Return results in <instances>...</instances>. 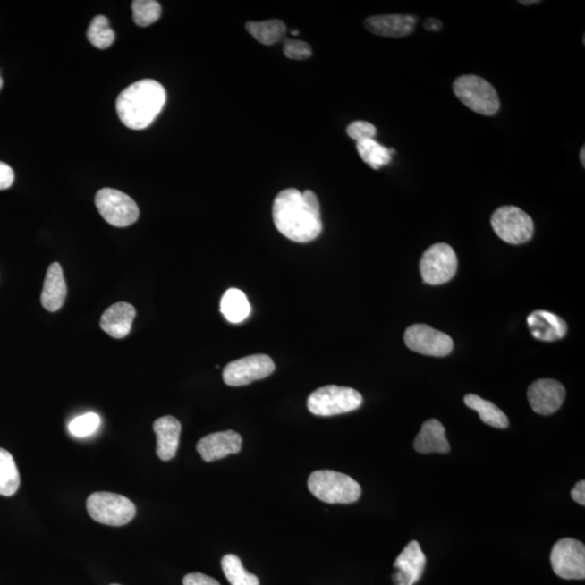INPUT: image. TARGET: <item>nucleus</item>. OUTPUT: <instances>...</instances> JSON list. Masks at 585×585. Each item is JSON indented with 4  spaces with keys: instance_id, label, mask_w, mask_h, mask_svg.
<instances>
[{
    "instance_id": "31",
    "label": "nucleus",
    "mask_w": 585,
    "mask_h": 585,
    "mask_svg": "<svg viewBox=\"0 0 585 585\" xmlns=\"http://www.w3.org/2000/svg\"><path fill=\"white\" fill-rule=\"evenodd\" d=\"M347 135L357 142L374 140V137L377 135V128L371 123L356 121L348 125Z\"/></svg>"
},
{
    "instance_id": "13",
    "label": "nucleus",
    "mask_w": 585,
    "mask_h": 585,
    "mask_svg": "<svg viewBox=\"0 0 585 585\" xmlns=\"http://www.w3.org/2000/svg\"><path fill=\"white\" fill-rule=\"evenodd\" d=\"M566 389L554 379H538L528 388V402L533 411L541 415L555 413L564 402Z\"/></svg>"
},
{
    "instance_id": "32",
    "label": "nucleus",
    "mask_w": 585,
    "mask_h": 585,
    "mask_svg": "<svg viewBox=\"0 0 585 585\" xmlns=\"http://www.w3.org/2000/svg\"><path fill=\"white\" fill-rule=\"evenodd\" d=\"M284 54L291 60H306L312 55V50L309 45L301 40L286 38Z\"/></svg>"
},
{
    "instance_id": "20",
    "label": "nucleus",
    "mask_w": 585,
    "mask_h": 585,
    "mask_svg": "<svg viewBox=\"0 0 585 585\" xmlns=\"http://www.w3.org/2000/svg\"><path fill=\"white\" fill-rule=\"evenodd\" d=\"M66 292L68 289H66L63 267L59 263L51 264L46 274L42 297H40L45 309L51 312L61 309L66 299Z\"/></svg>"
},
{
    "instance_id": "18",
    "label": "nucleus",
    "mask_w": 585,
    "mask_h": 585,
    "mask_svg": "<svg viewBox=\"0 0 585 585\" xmlns=\"http://www.w3.org/2000/svg\"><path fill=\"white\" fill-rule=\"evenodd\" d=\"M135 317V307L125 301L116 302L104 312L100 326L112 337L124 338L130 335Z\"/></svg>"
},
{
    "instance_id": "12",
    "label": "nucleus",
    "mask_w": 585,
    "mask_h": 585,
    "mask_svg": "<svg viewBox=\"0 0 585 585\" xmlns=\"http://www.w3.org/2000/svg\"><path fill=\"white\" fill-rule=\"evenodd\" d=\"M404 343L411 351L425 356L445 357L454 349L453 338L428 325L408 327L404 332Z\"/></svg>"
},
{
    "instance_id": "23",
    "label": "nucleus",
    "mask_w": 585,
    "mask_h": 585,
    "mask_svg": "<svg viewBox=\"0 0 585 585\" xmlns=\"http://www.w3.org/2000/svg\"><path fill=\"white\" fill-rule=\"evenodd\" d=\"M220 311L231 323L243 322L250 315L248 297L238 289L228 290L220 301Z\"/></svg>"
},
{
    "instance_id": "19",
    "label": "nucleus",
    "mask_w": 585,
    "mask_h": 585,
    "mask_svg": "<svg viewBox=\"0 0 585 585\" xmlns=\"http://www.w3.org/2000/svg\"><path fill=\"white\" fill-rule=\"evenodd\" d=\"M533 337L544 342L562 340L567 333V323L561 317L546 310H536L527 318Z\"/></svg>"
},
{
    "instance_id": "26",
    "label": "nucleus",
    "mask_w": 585,
    "mask_h": 585,
    "mask_svg": "<svg viewBox=\"0 0 585 585\" xmlns=\"http://www.w3.org/2000/svg\"><path fill=\"white\" fill-rule=\"evenodd\" d=\"M357 150L362 161L373 169L382 168L388 165L392 161V153L389 148H385L374 140H367L357 142Z\"/></svg>"
},
{
    "instance_id": "38",
    "label": "nucleus",
    "mask_w": 585,
    "mask_h": 585,
    "mask_svg": "<svg viewBox=\"0 0 585 585\" xmlns=\"http://www.w3.org/2000/svg\"><path fill=\"white\" fill-rule=\"evenodd\" d=\"M523 6H531L532 4H540V2H538V0H533V2H520Z\"/></svg>"
},
{
    "instance_id": "24",
    "label": "nucleus",
    "mask_w": 585,
    "mask_h": 585,
    "mask_svg": "<svg viewBox=\"0 0 585 585\" xmlns=\"http://www.w3.org/2000/svg\"><path fill=\"white\" fill-rule=\"evenodd\" d=\"M246 30L258 40L259 43L271 46L278 44L284 39L286 25L281 20H268V21L248 22Z\"/></svg>"
},
{
    "instance_id": "2",
    "label": "nucleus",
    "mask_w": 585,
    "mask_h": 585,
    "mask_svg": "<svg viewBox=\"0 0 585 585\" xmlns=\"http://www.w3.org/2000/svg\"><path fill=\"white\" fill-rule=\"evenodd\" d=\"M166 91L157 81H136L121 92L116 111L123 124L131 130L141 131L150 126L163 110Z\"/></svg>"
},
{
    "instance_id": "41",
    "label": "nucleus",
    "mask_w": 585,
    "mask_h": 585,
    "mask_svg": "<svg viewBox=\"0 0 585 585\" xmlns=\"http://www.w3.org/2000/svg\"><path fill=\"white\" fill-rule=\"evenodd\" d=\"M112 585H120V584H112Z\"/></svg>"
},
{
    "instance_id": "34",
    "label": "nucleus",
    "mask_w": 585,
    "mask_h": 585,
    "mask_svg": "<svg viewBox=\"0 0 585 585\" xmlns=\"http://www.w3.org/2000/svg\"><path fill=\"white\" fill-rule=\"evenodd\" d=\"M14 182L13 169L6 163L0 162V190H6Z\"/></svg>"
},
{
    "instance_id": "22",
    "label": "nucleus",
    "mask_w": 585,
    "mask_h": 585,
    "mask_svg": "<svg viewBox=\"0 0 585 585\" xmlns=\"http://www.w3.org/2000/svg\"><path fill=\"white\" fill-rule=\"evenodd\" d=\"M464 403L470 409L475 410L485 424L492 426L495 428H509V419L500 408L495 403L488 402L476 394H466Z\"/></svg>"
},
{
    "instance_id": "21",
    "label": "nucleus",
    "mask_w": 585,
    "mask_h": 585,
    "mask_svg": "<svg viewBox=\"0 0 585 585\" xmlns=\"http://www.w3.org/2000/svg\"><path fill=\"white\" fill-rule=\"evenodd\" d=\"M414 449L420 454H448L450 445L444 425L438 420H426L414 440Z\"/></svg>"
},
{
    "instance_id": "8",
    "label": "nucleus",
    "mask_w": 585,
    "mask_h": 585,
    "mask_svg": "<svg viewBox=\"0 0 585 585\" xmlns=\"http://www.w3.org/2000/svg\"><path fill=\"white\" fill-rule=\"evenodd\" d=\"M96 207L106 223L124 228L137 222L140 208L133 199L119 190L105 188L96 194Z\"/></svg>"
},
{
    "instance_id": "25",
    "label": "nucleus",
    "mask_w": 585,
    "mask_h": 585,
    "mask_svg": "<svg viewBox=\"0 0 585 585\" xmlns=\"http://www.w3.org/2000/svg\"><path fill=\"white\" fill-rule=\"evenodd\" d=\"M20 487V474L12 454L0 448V496H12Z\"/></svg>"
},
{
    "instance_id": "35",
    "label": "nucleus",
    "mask_w": 585,
    "mask_h": 585,
    "mask_svg": "<svg viewBox=\"0 0 585 585\" xmlns=\"http://www.w3.org/2000/svg\"><path fill=\"white\" fill-rule=\"evenodd\" d=\"M572 497L578 504L585 505V481H579L576 487L572 490Z\"/></svg>"
},
{
    "instance_id": "37",
    "label": "nucleus",
    "mask_w": 585,
    "mask_h": 585,
    "mask_svg": "<svg viewBox=\"0 0 585 585\" xmlns=\"http://www.w3.org/2000/svg\"><path fill=\"white\" fill-rule=\"evenodd\" d=\"M580 160H581L582 166H585V148L584 147L580 151Z\"/></svg>"
},
{
    "instance_id": "27",
    "label": "nucleus",
    "mask_w": 585,
    "mask_h": 585,
    "mask_svg": "<svg viewBox=\"0 0 585 585\" xmlns=\"http://www.w3.org/2000/svg\"><path fill=\"white\" fill-rule=\"evenodd\" d=\"M222 568L231 585H259V578L246 572L241 559L233 554L224 556Z\"/></svg>"
},
{
    "instance_id": "30",
    "label": "nucleus",
    "mask_w": 585,
    "mask_h": 585,
    "mask_svg": "<svg viewBox=\"0 0 585 585\" xmlns=\"http://www.w3.org/2000/svg\"><path fill=\"white\" fill-rule=\"evenodd\" d=\"M101 425V418L94 412L76 417L69 424L70 433L75 437L83 438L95 434Z\"/></svg>"
},
{
    "instance_id": "7",
    "label": "nucleus",
    "mask_w": 585,
    "mask_h": 585,
    "mask_svg": "<svg viewBox=\"0 0 585 585\" xmlns=\"http://www.w3.org/2000/svg\"><path fill=\"white\" fill-rule=\"evenodd\" d=\"M491 225L497 237L510 244H522L530 241L535 231L532 218L516 207H502L491 216Z\"/></svg>"
},
{
    "instance_id": "9",
    "label": "nucleus",
    "mask_w": 585,
    "mask_h": 585,
    "mask_svg": "<svg viewBox=\"0 0 585 585\" xmlns=\"http://www.w3.org/2000/svg\"><path fill=\"white\" fill-rule=\"evenodd\" d=\"M458 270V258L450 245L437 243L430 246L420 261V276L425 284L440 285L454 278Z\"/></svg>"
},
{
    "instance_id": "33",
    "label": "nucleus",
    "mask_w": 585,
    "mask_h": 585,
    "mask_svg": "<svg viewBox=\"0 0 585 585\" xmlns=\"http://www.w3.org/2000/svg\"><path fill=\"white\" fill-rule=\"evenodd\" d=\"M183 585H220L217 580L207 576L201 572H193L187 574L183 578Z\"/></svg>"
},
{
    "instance_id": "39",
    "label": "nucleus",
    "mask_w": 585,
    "mask_h": 585,
    "mask_svg": "<svg viewBox=\"0 0 585 585\" xmlns=\"http://www.w3.org/2000/svg\"><path fill=\"white\" fill-rule=\"evenodd\" d=\"M292 34L296 36V35H299V32H297V30H292Z\"/></svg>"
},
{
    "instance_id": "10",
    "label": "nucleus",
    "mask_w": 585,
    "mask_h": 585,
    "mask_svg": "<svg viewBox=\"0 0 585 585\" xmlns=\"http://www.w3.org/2000/svg\"><path fill=\"white\" fill-rule=\"evenodd\" d=\"M551 564L554 572L566 580L585 578V547L576 538H564L553 547Z\"/></svg>"
},
{
    "instance_id": "16",
    "label": "nucleus",
    "mask_w": 585,
    "mask_h": 585,
    "mask_svg": "<svg viewBox=\"0 0 585 585\" xmlns=\"http://www.w3.org/2000/svg\"><path fill=\"white\" fill-rule=\"evenodd\" d=\"M418 18L410 14L374 15L364 21L369 33L383 38H402L414 32Z\"/></svg>"
},
{
    "instance_id": "4",
    "label": "nucleus",
    "mask_w": 585,
    "mask_h": 585,
    "mask_svg": "<svg viewBox=\"0 0 585 585\" xmlns=\"http://www.w3.org/2000/svg\"><path fill=\"white\" fill-rule=\"evenodd\" d=\"M458 99L477 114L494 116L500 110V98L489 81L477 75H462L454 81Z\"/></svg>"
},
{
    "instance_id": "5",
    "label": "nucleus",
    "mask_w": 585,
    "mask_h": 585,
    "mask_svg": "<svg viewBox=\"0 0 585 585\" xmlns=\"http://www.w3.org/2000/svg\"><path fill=\"white\" fill-rule=\"evenodd\" d=\"M362 403L361 394L356 389L327 385L318 388L308 397L307 407L318 417H333L355 411Z\"/></svg>"
},
{
    "instance_id": "40",
    "label": "nucleus",
    "mask_w": 585,
    "mask_h": 585,
    "mask_svg": "<svg viewBox=\"0 0 585 585\" xmlns=\"http://www.w3.org/2000/svg\"><path fill=\"white\" fill-rule=\"evenodd\" d=\"M2 87H3V80L2 77H0V89H2Z\"/></svg>"
},
{
    "instance_id": "28",
    "label": "nucleus",
    "mask_w": 585,
    "mask_h": 585,
    "mask_svg": "<svg viewBox=\"0 0 585 585\" xmlns=\"http://www.w3.org/2000/svg\"><path fill=\"white\" fill-rule=\"evenodd\" d=\"M87 38L98 49L109 48L115 40V33L110 28L109 19L105 15H98L92 20L87 30Z\"/></svg>"
},
{
    "instance_id": "6",
    "label": "nucleus",
    "mask_w": 585,
    "mask_h": 585,
    "mask_svg": "<svg viewBox=\"0 0 585 585\" xmlns=\"http://www.w3.org/2000/svg\"><path fill=\"white\" fill-rule=\"evenodd\" d=\"M86 507L92 520L113 527L127 525L137 513L130 499L112 492H95L87 499Z\"/></svg>"
},
{
    "instance_id": "14",
    "label": "nucleus",
    "mask_w": 585,
    "mask_h": 585,
    "mask_svg": "<svg viewBox=\"0 0 585 585\" xmlns=\"http://www.w3.org/2000/svg\"><path fill=\"white\" fill-rule=\"evenodd\" d=\"M425 554L418 541H411L399 554L394 564V585H414L424 572Z\"/></svg>"
},
{
    "instance_id": "29",
    "label": "nucleus",
    "mask_w": 585,
    "mask_h": 585,
    "mask_svg": "<svg viewBox=\"0 0 585 585\" xmlns=\"http://www.w3.org/2000/svg\"><path fill=\"white\" fill-rule=\"evenodd\" d=\"M131 7L133 21L140 27H148L161 18L162 7L156 0H136L132 2Z\"/></svg>"
},
{
    "instance_id": "11",
    "label": "nucleus",
    "mask_w": 585,
    "mask_h": 585,
    "mask_svg": "<svg viewBox=\"0 0 585 585\" xmlns=\"http://www.w3.org/2000/svg\"><path fill=\"white\" fill-rule=\"evenodd\" d=\"M275 362L269 356L251 355L238 359L225 366L223 372L224 382L229 386H245L259 379H264L275 372Z\"/></svg>"
},
{
    "instance_id": "17",
    "label": "nucleus",
    "mask_w": 585,
    "mask_h": 585,
    "mask_svg": "<svg viewBox=\"0 0 585 585\" xmlns=\"http://www.w3.org/2000/svg\"><path fill=\"white\" fill-rule=\"evenodd\" d=\"M157 435V454L162 461H171L176 456L182 424L172 415L157 419L153 424Z\"/></svg>"
},
{
    "instance_id": "15",
    "label": "nucleus",
    "mask_w": 585,
    "mask_h": 585,
    "mask_svg": "<svg viewBox=\"0 0 585 585\" xmlns=\"http://www.w3.org/2000/svg\"><path fill=\"white\" fill-rule=\"evenodd\" d=\"M242 449V437L234 430H225L205 436L197 445V450L205 462H213L239 454Z\"/></svg>"
},
{
    "instance_id": "1",
    "label": "nucleus",
    "mask_w": 585,
    "mask_h": 585,
    "mask_svg": "<svg viewBox=\"0 0 585 585\" xmlns=\"http://www.w3.org/2000/svg\"><path fill=\"white\" fill-rule=\"evenodd\" d=\"M272 217L279 233L292 242H311L322 233L320 203L311 190L281 191L275 199Z\"/></svg>"
},
{
    "instance_id": "36",
    "label": "nucleus",
    "mask_w": 585,
    "mask_h": 585,
    "mask_svg": "<svg viewBox=\"0 0 585 585\" xmlns=\"http://www.w3.org/2000/svg\"><path fill=\"white\" fill-rule=\"evenodd\" d=\"M424 28L429 30V32H438V30L443 29V23L437 19H428L424 23Z\"/></svg>"
},
{
    "instance_id": "3",
    "label": "nucleus",
    "mask_w": 585,
    "mask_h": 585,
    "mask_svg": "<svg viewBox=\"0 0 585 585\" xmlns=\"http://www.w3.org/2000/svg\"><path fill=\"white\" fill-rule=\"evenodd\" d=\"M308 489L330 504H351L361 496V487L351 476L335 471H316L308 479Z\"/></svg>"
}]
</instances>
